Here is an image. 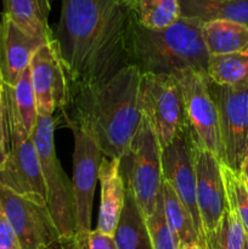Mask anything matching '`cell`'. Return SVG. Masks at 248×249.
<instances>
[{
    "mask_svg": "<svg viewBox=\"0 0 248 249\" xmlns=\"http://www.w3.org/2000/svg\"><path fill=\"white\" fill-rule=\"evenodd\" d=\"M133 21L130 0H61L53 39L68 87L101 84L129 66Z\"/></svg>",
    "mask_w": 248,
    "mask_h": 249,
    "instance_id": "obj_1",
    "label": "cell"
},
{
    "mask_svg": "<svg viewBox=\"0 0 248 249\" xmlns=\"http://www.w3.org/2000/svg\"><path fill=\"white\" fill-rule=\"evenodd\" d=\"M141 73L126 66L114 77L91 87H68L62 116L70 129L84 131L105 157L121 158L141 121L138 94Z\"/></svg>",
    "mask_w": 248,
    "mask_h": 249,
    "instance_id": "obj_2",
    "label": "cell"
},
{
    "mask_svg": "<svg viewBox=\"0 0 248 249\" xmlns=\"http://www.w3.org/2000/svg\"><path fill=\"white\" fill-rule=\"evenodd\" d=\"M203 23L180 17L162 31L143 28L134 16L126 44L128 65L142 73L170 74L194 70L207 74L209 53L202 38Z\"/></svg>",
    "mask_w": 248,
    "mask_h": 249,
    "instance_id": "obj_3",
    "label": "cell"
},
{
    "mask_svg": "<svg viewBox=\"0 0 248 249\" xmlns=\"http://www.w3.org/2000/svg\"><path fill=\"white\" fill-rule=\"evenodd\" d=\"M53 131V117L38 116L31 136L40 158L46 190V207L67 247L78 249L72 181L63 172L56 155Z\"/></svg>",
    "mask_w": 248,
    "mask_h": 249,
    "instance_id": "obj_4",
    "label": "cell"
},
{
    "mask_svg": "<svg viewBox=\"0 0 248 249\" xmlns=\"http://www.w3.org/2000/svg\"><path fill=\"white\" fill-rule=\"evenodd\" d=\"M119 173L143 216H150L157 206L163 182L162 148L145 116H141L128 150L119 158Z\"/></svg>",
    "mask_w": 248,
    "mask_h": 249,
    "instance_id": "obj_5",
    "label": "cell"
},
{
    "mask_svg": "<svg viewBox=\"0 0 248 249\" xmlns=\"http://www.w3.org/2000/svg\"><path fill=\"white\" fill-rule=\"evenodd\" d=\"M139 109L155 130L160 148L186 128L181 87L174 75L142 73L139 82Z\"/></svg>",
    "mask_w": 248,
    "mask_h": 249,
    "instance_id": "obj_6",
    "label": "cell"
},
{
    "mask_svg": "<svg viewBox=\"0 0 248 249\" xmlns=\"http://www.w3.org/2000/svg\"><path fill=\"white\" fill-rule=\"evenodd\" d=\"M10 148L0 168V184L23 196L46 202V190L40 158L32 136L27 133L15 105L6 94Z\"/></svg>",
    "mask_w": 248,
    "mask_h": 249,
    "instance_id": "obj_7",
    "label": "cell"
},
{
    "mask_svg": "<svg viewBox=\"0 0 248 249\" xmlns=\"http://www.w3.org/2000/svg\"><path fill=\"white\" fill-rule=\"evenodd\" d=\"M0 206L22 249H70L44 199L18 195L0 184Z\"/></svg>",
    "mask_w": 248,
    "mask_h": 249,
    "instance_id": "obj_8",
    "label": "cell"
},
{
    "mask_svg": "<svg viewBox=\"0 0 248 249\" xmlns=\"http://www.w3.org/2000/svg\"><path fill=\"white\" fill-rule=\"evenodd\" d=\"M185 104L186 129L192 142L213 153L223 163L224 153L219 133L218 111L209 92L208 74L194 70L175 73Z\"/></svg>",
    "mask_w": 248,
    "mask_h": 249,
    "instance_id": "obj_9",
    "label": "cell"
},
{
    "mask_svg": "<svg viewBox=\"0 0 248 249\" xmlns=\"http://www.w3.org/2000/svg\"><path fill=\"white\" fill-rule=\"evenodd\" d=\"M208 88L218 111L223 163L238 173L242 162L248 157V85L224 87L208 78Z\"/></svg>",
    "mask_w": 248,
    "mask_h": 249,
    "instance_id": "obj_10",
    "label": "cell"
},
{
    "mask_svg": "<svg viewBox=\"0 0 248 249\" xmlns=\"http://www.w3.org/2000/svg\"><path fill=\"white\" fill-rule=\"evenodd\" d=\"M71 130L74 135L72 187L77 224V247L88 249V241L91 232L94 192L99 180V167L104 153L84 131L77 128Z\"/></svg>",
    "mask_w": 248,
    "mask_h": 249,
    "instance_id": "obj_11",
    "label": "cell"
},
{
    "mask_svg": "<svg viewBox=\"0 0 248 249\" xmlns=\"http://www.w3.org/2000/svg\"><path fill=\"white\" fill-rule=\"evenodd\" d=\"M162 174L163 180L173 187L180 201L190 212L195 228L204 245L202 223L196 199V173L194 165L192 140L186 128L179 131L172 142L162 148Z\"/></svg>",
    "mask_w": 248,
    "mask_h": 249,
    "instance_id": "obj_12",
    "label": "cell"
},
{
    "mask_svg": "<svg viewBox=\"0 0 248 249\" xmlns=\"http://www.w3.org/2000/svg\"><path fill=\"white\" fill-rule=\"evenodd\" d=\"M29 68L38 116L53 117L63 108L68 95L67 77L55 39L36 50Z\"/></svg>",
    "mask_w": 248,
    "mask_h": 249,
    "instance_id": "obj_13",
    "label": "cell"
},
{
    "mask_svg": "<svg viewBox=\"0 0 248 249\" xmlns=\"http://www.w3.org/2000/svg\"><path fill=\"white\" fill-rule=\"evenodd\" d=\"M196 173V199L202 223L203 240L229 208L221 174V160L192 142Z\"/></svg>",
    "mask_w": 248,
    "mask_h": 249,
    "instance_id": "obj_14",
    "label": "cell"
},
{
    "mask_svg": "<svg viewBox=\"0 0 248 249\" xmlns=\"http://www.w3.org/2000/svg\"><path fill=\"white\" fill-rule=\"evenodd\" d=\"M48 41L29 36L1 12L0 21V72L4 84L14 87L39 48ZM50 43V41H49Z\"/></svg>",
    "mask_w": 248,
    "mask_h": 249,
    "instance_id": "obj_15",
    "label": "cell"
},
{
    "mask_svg": "<svg viewBox=\"0 0 248 249\" xmlns=\"http://www.w3.org/2000/svg\"><path fill=\"white\" fill-rule=\"evenodd\" d=\"M99 181L101 185L97 230L113 236L125 201V185L119 173L118 158L102 157L99 167Z\"/></svg>",
    "mask_w": 248,
    "mask_h": 249,
    "instance_id": "obj_16",
    "label": "cell"
},
{
    "mask_svg": "<svg viewBox=\"0 0 248 249\" xmlns=\"http://www.w3.org/2000/svg\"><path fill=\"white\" fill-rule=\"evenodd\" d=\"M51 1L53 0H2V14L29 36L49 43L53 40V32L49 26Z\"/></svg>",
    "mask_w": 248,
    "mask_h": 249,
    "instance_id": "obj_17",
    "label": "cell"
},
{
    "mask_svg": "<svg viewBox=\"0 0 248 249\" xmlns=\"http://www.w3.org/2000/svg\"><path fill=\"white\" fill-rule=\"evenodd\" d=\"M180 15L202 23L231 21L248 28V0H177Z\"/></svg>",
    "mask_w": 248,
    "mask_h": 249,
    "instance_id": "obj_18",
    "label": "cell"
},
{
    "mask_svg": "<svg viewBox=\"0 0 248 249\" xmlns=\"http://www.w3.org/2000/svg\"><path fill=\"white\" fill-rule=\"evenodd\" d=\"M117 249H152L145 216L133 194L125 189V201L113 233Z\"/></svg>",
    "mask_w": 248,
    "mask_h": 249,
    "instance_id": "obj_19",
    "label": "cell"
},
{
    "mask_svg": "<svg viewBox=\"0 0 248 249\" xmlns=\"http://www.w3.org/2000/svg\"><path fill=\"white\" fill-rule=\"evenodd\" d=\"M160 192H162L164 215L175 238L177 249H182L191 245H199L204 248L203 242L195 228L191 214L187 211L185 204L180 201L173 187L164 180L160 186Z\"/></svg>",
    "mask_w": 248,
    "mask_h": 249,
    "instance_id": "obj_20",
    "label": "cell"
},
{
    "mask_svg": "<svg viewBox=\"0 0 248 249\" xmlns=\"http://www.w3.org/2000/svg\"><path fill=\"white\" fill-rule=\"evenodd\" d=\"M202 38L209 56L228 55L248 49V28L231 21L203 23Z\"/></svg>",
    "mask_w": 248,
    "mask_h": 249,
    "instance_id": "obj_21",
    "label": "cell"
},
{
    "mask_svg": "<svg viewBox=\"0 0 248 249\" xmlns=\"http://www.w3.org/2000/svg\"><path fill=\"white\" fill-rule=\"evenodd\" d=\"M208 78L218 85L242 88L248 85V49L228 55L209 56Z\"/></svg>",
    "mask_w": 248,
    "mask_h": 249,
    "instance_id": "obj_22",
    "label": "cell"
},
{
    "mask_svg": "<svg viewBox=\"0 0 248 249\" xmlns=\"http://www.w3.org/2000/svg\"><path fill=\"white\" fill-rule=\"evenodd\" d=\"M135 21L143 28L162 31L181 17L177 0H135Z\"/></svg>",
    "mask_w": 248,
    "mask_h": 249,
    "instance_id": "obj_23",
    "label": "cell"
},
{
    "mask_svg": "<svg viewBox=\"0 0 248 249\" xmlns=\"http://www.w3.org/2000/svg\"><path fill=\"white\" fill-rule=\"evenodd\" d=\"M246 233L240 219L230 208L221 215L215 228L206 236V249H243Z\"/></svg>",
    "mask_w": 248,
    "mask_h": 249,
    "instance_id": "obj_24",
    "label": "cell"
},
{
    "mask_svg": "<svg viewBox=\"0 0 248 249\" xmlns=\"http://www.w3.org/2000/svg\"><path fill=\"white\" fill-rule=\"evenodd\" d=\"M5 90L9 97L11 99L12 104L15 105L23 123L24 129L31 135L35 126L38 112H36L35 96H34L33 85L31 79V68H26L19 77L18 82L14 87L5 85Z\"/></svg>",
    "mask_w": 248,
    "mask_h": 249,
    "instance_id": "obj_25",
    "label": "cell"
},
{
    "mask_svg": "<svg viewBox=\"0 0 248 249\" xmlns=\"http://www.w3.org/2000/svg\"><path fill=\"white\" fill-rule=\"evenodd\" d=\"M221 174L229 208L240 219L246 233L248 235V187L243 184L237 173L232 172L224 163H221Z\"/></svg>",
    "mask_w": 248,
    "mask_h": 249,
    "instance_id": "obj_26",
    "label": "cell"
},
{
    "mask_svg": "<svg viewBox=\"0 0 248 249\" xmlns=\"http://www.w3.org/2000/svg\"><path fill=\"white\" fill-rule=\"evenodd\" d=\"M145 221L152 249H177L175 238L170 231L164 215L162 192L160 191L158 195L157 206H156L155 211L150 216L145 218Z\"/></svg>",
    "mask_w": 248,
    "mask_h": 249,
    "instance_id": "obj_27",
    "label": "cell"
},
{
    "mask_svg": "<svg viewBox=\"0 0 248 249\" xmlns=\"http://www.w3.org/2000/svg\"><path fill=\"white\" fill-rule=\"evenodd\" d=\"M10 148L9 122H7L6 96H5V84L0 72V168L5 162Z\"/></svg>",
    "mask_w": 248,
    "mask_h": 249,
    "instance_id": "obj_28",
    "label": "cell"
},
{
    "mask_svg": "<svg viewBox=\"0 0 248 249\" xmlns=\"http://www.w3.org/2000/svg\"><path fill=\"white\" fill-rule=\"evenodd\" d=\"M0 249H22L0 206Z\"/></svg>",
    "mask_w": 248,
    "mask_h": 249,
    "instance_id": "obj_29",
    "label": "cell"
},
{
    "mask_svg": "<svg viewBox=\"0 0 248 249\" xmlns=\"http://www.w3.org/2000/svg\"><path fill=\"white\" fill-rule=\"evenodd\" d=\"M88 249H117L113 236L106 235L97 229L91 230L88 241Z\"/></svg>",
    "mask_w": 248,
    "mask_h": 249,
    "instance_id": "obj_30",
    "label": "cell"
},
{
    "mask_svg": "<svg viewBox=\"0 0 248 249\" xmlns=\"http://www.w3.org/2000/svg\"><path fill=\"white\" fill-rule=\"evenodd\" d=\"M237 174L240 177V179L243 181V184L248 187V157L242 162Z\"/></svg>",
    "mask_w": 248,
    "mask_h": 249,
    "instance_id": "obj_31",
    "label": "cell"
},
{
    "mask_svg": "<svg viewBox=\"0 0 248 249\" xmlns=\"http://www.w3.org/2000/svg\"><path fill=\"white\" fill-rule=\"evenodd\" d=\"M182 249H204V248L199 245H191V246H186V247Z\"/></svg>",
    "mask_w": 248,
    "mask_h": 249,
    "instance_id": "obj_32",
    "label": "cell"
},
{
    "mask_svg": "<svg viewBox=\"0 0 248 249\" xmlns=\"http://www.w3.org/2000/svg\"><path fill=\"white\" fill-rule=\"evenodd\" d=\"M243 249H248V235L246 236V242H245V247Z\"/></svg>",
    "mask_w": 248,
    "mask_h": 249,
    "instance_id": "obj_33",
    "label": "cell"
},
{
    "mask_svg": "<svg viewBox=\"0 0 248 249\" xmlns=\"http://www.w3.org/2000/svg\"><path fill=\"white\" fill-rule=\"evenodd\" d=\"M130 1H131V2H133V4H134V2H135V0H130Z\"/></svg>",
    "mask_w": 248,
    "mask_h": 249,
    "instance_id": "obj_34",
    "label": "cell"
},
{
    "mask_svg": "<svg viewBox=\"0 0 248 249\" xmlns=\"http://www.w3.org/2000/svg\"><path fill=\"white\" fill-rule=\"evenodd\" d=\"M0 21H1V14H0Z\"/></svg>",
    "mask_w": 248,
    "mask_h": 249,
    "instance_id": "obj_35",
    "label": "cell"
}]
</instances>
